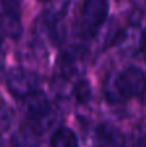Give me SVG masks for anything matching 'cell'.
Segmentation results:
<instances>
[{"instance_id":"obj_14","label":"cell","mask_w":146,"mask_h":147,"mask_svg":"<svg viewBox=\"0 0 146 147\" xmlns=\"http://www.w3.org/2000/svg\"><path fill=\"white\" fill-rule=\"evenodd\" d=\"M4 6H7L9 9L14 10L19 13V9H20V0H0Z\"/></svg>"},{"instance_id":"obj_17","label":"cell","mask_w":146,"mask_h":147,"mask_svg":"<svg viewBox=\"0 0 146 147\" xmlns=\"http://www.w3.org/2000/svg\"><path fill=\"white\" fill-rule=\"evenodd\" d=\"M0 142H1V133H0Z\"/></svg>"},{"instance_id":"obj_11","label":"cell","mask_w":146,"mask_h":147,"mask_svg":"<svg viewBox=\"0 0 146 147\" xmlns=\"http://www.w3.org/2000/svg\"><path fill=\"white\" fill-rule=\"evenodd\" d=\"M73 96L76 98V101L80 103V104L88 103L90 100V97H92V86L89 84V82L88 80H79L75 84Z\"/></svg>"},{"instance_id":"obj_16","label":"cell","mask_w":146,"mask_h":147,"mask_svg":"<svg viewBox=\"0 0 146 147\" xmlns=\"http://www.w3.org/2000/svg\"><path fill=\"white\" fill-rule=\"evenodd\" d=\"M1 49H3V40H1V37H0V56H1Z\"/></svg>"},{"instance_id":"obj_13","label":"cell","mask_w":146,"mask_h":147,"mask_svg":"<svg viewBox=\"0 0 146 147\" xmlns=\"http://www.w3.org/2000/svg\"><path fill=\"white\" fill-rule=\"evenodd\" d=\"M130 147H146V121L139 123L130 134Z\"/></svg>"},{"instance_id":"obj_12","label":"cell","mask_w":146,"mask_h":147,"mask_svg":"<svg viewBox=\"0 0 146 147\" xmlns=\"http://www.w3.org/2000/svg\"><path fill=\"white\" fill-rule=\"evenodd\" d=\"M14 121V113L13 110L0 98V133L9 130Z\"/></svg>"},{"instance_id":"obj_8","label":"cell","mask_w":146,"mask_h":147,"mask_svg":"<svg viewBox=\"0 0 146 147\" xmlns=\"http://www.w3.org/2000/svg\"><path fill=\"white\" fill-rule=\"evenodd\" d=\"M12 142L14 147H39V134L27 124L13 134Z\"/></svg>"},{"instance_id":"obj_15","label":"cell","mask_w":146,"mask_h":147,"mask_svg":"<svg viewBox=\"0 0 146 147\" xmlns=\"http://www.w3.org/2000/svg\"><path fill=\"white\" fill-rule=\"evenodd\" d=\"M139 51H141L142 57L146 60V30L143 32V34L141 37V42H139Z\"/></svg>"},{"instance_id":"obj_7","label":"cell","mask_w":146,"mask_h":147,"mask_svg":"<svg viewBox=\"0 0 146 147\" xmlns=\"http://www.w3.org/2000/svg\"><path fill=\"white\" fill-rule=\"evenodd\" d=\"M97 139L105 144L106 147H125L126 146V137L123 136V133L109 124V123H102L99 127H97Z\"/></svg>"},{"instance_id":"obj_9","label":"cell","mask_w":146,"mask_h":147,"mask_svg":"<svg viewBox=\"0 0 146 147\" xmlns=\"http://www.w3.org/2000/svg\"><path fill=\"white\" fill-rule=\"evenodd\" d=\"M52 147H79L77 136L67 127H60L52 137Z\"/></svg>"},{"instance_id":"obj_5","label":"cell","mask_w":146,"mask_h":147,"mask_svg":"<svg viewBox=\"0 0 146 147\" xmlns=\"http://www.w3.org/2000/svg\"><path fill=\"white\" fill-rule=\"evenodd\" d=\"M20 101V107L23 110V113L29 117L30 121L33 120H39L42 117H45L52 111L50 107V101L48 97L42 93V92H33L27 96H23Z\"/></svg>"},{"instance_id":"obj_10","label":"cell","mask_w":146,"mask_h":147,"mask_svg":"<svg viewBox=\"0 0 146 147\" xmlns=\"http://www.w3.org/2000/svg\"><path fill=\"white\" fill-rule=\"evenodd\" d=\"M46 57H48V51H46V47L43 46L42 40L32 42L24 51V60L29 61V63H32V61L39 63V61H43V60L46 61Z\"/></svg>"},{"instance_id":"obj_18","label":"cell","mask_w":146,"mask_h":147,"mask_svg":"<svg viewBox=\"0 0 146 147\" xmlns=\"http://www.w3.org/2000/svg\"><path fill=\"white\" fill-rule=\"evenodd\" d=\"M39 1H48V0H39Z\"/></svg>"},{"instance_id":"obj_2","label":"cell","mask_w":146,"mask_h":147,"mask_svg":"<svg viewBox=\"0 0 146 147\" xmlns=\"http://www.w3.org/2000/svg\"><path fill=\"white\" fill-rule=\"evenodd\" d=\"M107 13L109 0H85L77 20V33L85 39L95 37L106 23Z\"/></svg>"},{"instance_id":"obj_6","label":"cell","mask_w":146,"mask_h":147,"mask_svg":"<svg viewBox=\"0 0 146 147\" xmlns=\"http://www.w3.org/2000/svg\"><path fill=\"white\" fill-rule=\"evenodd\" d=\"M0 33L12 39H19L23 33V26L19 13L4 6L1 1H0Z\"/></svg>"},{"instance_id":"obj_4","label":"cell","mask_w":146,"mask_h":147,"mask_svg":"<svg viewBox=\"0 0 146 147\" xmlns=\"http://www.w3.org/2000/svg\"><path fill=\"white\" fill-rule=\"evenodd\" d=\"M6 83L12 94L16 97H23L39 90L40 79L33 70L26 67H14L9 71Z\"/></svg>"},{"instance_id":"obj_1","label":"cell","mask_w":146,"mask_h":147,"mask_svg":"<svg viewBox=\"0 0 146 147\" xmlns=\"http://www.w3.org/2000/svg\"><path fill=\"white\" fill-rule=\"evenodd\" d=\"M146 92V74L138 67H128L110 74L103 86L105 97L109 103L119 104L128 98L141 97Z\"/></svg>"},{"instance_id":"obj_3","label":"cell","mask_w":146,"mask_h":147,"mask_svg":"<svg viewBox=\"0 0 146 147\" xmlns=\"http://www.w3.org/2000/svg\"><path fill=\"white\" fill-rule=\"evenodd\" d=\"M89 60V50L82 45H70L60 51L56 70L57 74L63 79H77L82 77Z\"/></svg>"}]
</instances>
